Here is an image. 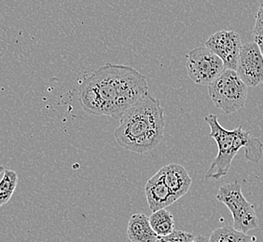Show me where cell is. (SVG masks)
<instances>
[{"label": "cell", "mask_w": 263, "mask_h": 242, "mask_svg": "<svg viewBox=\"0 0 263 242\" xmlns=\"http://www.w3.org/2000/svg\"><path fill=\"white\" fill-rule=\"evenodd\" d=\"M145 193L148 207L152 212L169 207L177 200L162 180L159 172L147 182Z\"/></svg>", "instance_id": "cell-9"}, {"label": "cell", "mask_w": 263, "mask_h": 242, "mask_svg": "<svg viewBox=\"0 0 263 242\" xmlns=\"http://www.w3.org/2000/svg\"><path fill=\"white\" fill-rule=\"evenodd\" d=\"M4 171H5V169H4V166L0 165V174H1L2 172H4Z\"/></svg>", "instance_id": "cell-18"}, {"label": "cell", "mask_w": 263, "mask_h": 242, "mask_svg": "<svg viewBox=\"0 0 263 242\" xmlns=\"http://www.w3.org/2000/svg\"><path fill=\"white\" fill-rule=\"evenodd\" d=\"M152 229L158 237H166L175 231V220L171 212L165 209L152 212L148 217Z\"/></svg>", "instance_id": "cell-12"}, {"label": "cell", "mask_w": 263, "mask_h": 242, "mask_svg": "<svg viewBox=\"0 0 263 242\" xmlns=\"http://www.w3.org/2000/svg\"><path fill=\"white\" fill-rule=\"evenodd\" d=\"M193 242H209V238L204 237V236H202V235H199V236L194 237Z\"/></svg>", "instance_id": "cell-16"}, {"label": "cell", "mask_w": 263, "mask_h": 242, "mask_svg": "<svg viewBox=\"0 0 263 242\" xmlns=\"http://www.w3.org/2000/svg\"><path fill=\"white\" fill-rule=\"evenodd\" d=\"M253 237L239 232L231 226L219 227L213 231L209 242H252Z\"/></svg>", "instance_id": "cell-13"}, {"label": "cell", "mask_w": 263, "mask_h": 242, "mask_svg": "<svg viewBox=\"0 0 263 242\" xmlns=\"http://www.w3.org/2000/svg\"><path fill=\"white\" fill-rule=\"evenodd\" d=\"M253 33L255 37L263 38V3L258 7V10L256 14Z\"/></svg>", "instance_id": "cell-15"}, {"label": "cell", "mask_w": 263, "mask_h": 242, "mask_svg": "<svg viewBox=\"0 0 263 242\" xmlns=\"http://www.w3.org/2000/svg\"><path fill=\"white\" fill-rule=\"evenodd\" d=\"M187 75L199 85H209L226 69L221 59L206 47H198L187 54Z\"/></svg>", "instance_id": "cell-6"}, {"label": "cell", "mask_w": 263, "mask_h": 242, "mask_svg": "<svg viewBox=\"0 0 263 242\" xmlns=\"http://www.w3.org/2000/svg\"><path fill=\"white\" fill-rule=\"evenodd\" d=\"M127 236L132 242H155L158 238L151 226L149 218L144 213L132 215L127 227Z\"/></svg>", "instance_id": "cell-11"}, {"label": "cell", "mask_w": 263, "mask_h": 242, "mask_svg": "<svg viewBox=\"0 0 263 242\" xmlns=\"http://www.w3.org/2000/svg\"><path fill=\"white\" fill-rule=\"evenodd\" d=\"M147 92V77L139 71L132 66L106 64L82 79L79 101L87 114L120 119Z\"/></svg>", "instance_id": "cell-1"}, {"label": "cell", "mask_w": 263, "mask_h": 242, "mask_svg": "<svg viewBox=\"0 0 263 242\" xmlns=\"http://www.w3.org/2000/svg\"><path fill=\"white\" fill-rule=\"evenodd\" d=\"M235 72L248 87L262 84L263 56L255 41L242 45Z\"/></svg>", "instance_id": "cell-7"}, {"label": "cell", "mask_w": 263, "mask_h": 242, "mask_svg": "<svg viewBox=\"0 0 263 242\" xmlns=\"http://www.w3.org/2000/svg\"><path fill=\"white\" fill-rule=\"evenodd\" d=\"M204 121L210 127L209 136L216 141L218 148V155L205 173V181L218 180L226 176L231 170L234 156L241 148L246 149L245 156L248 162H260L263 153L262 142L252 136L249 131H245L242 125L229 131L220 125L218 116L213 114L205 116Z\"/></svg>", "instance_id": "cell-3"}, {"label": "cell", "mask_w": 263, "mask_h": 242, "mask_svg": "<svg viewBox=\"0 0 263 242\" xmlns=\"http://www.w3.org/2000/svg\"><path fill=\"white\" fill-rule=\"evenodd\" d=\"M18 184V174L12 170H5L0 181V207L10 201Z\"/></svg>", "instance_id": "cell-14"}, {"label": "cell", "mask_w": 263, "mask_h": 242, "mask_svg": "<svg viewBox=\"0 0 263 242\" xmlns=\"http://www.w3.org/2000/svg\"><path fill=\"white\" fill-rule=\"evenodd\" d=\"M208 93L215 106L225 114L239 111L246 105L248 86L236 72L225 69L220 76L208 85Z\"/></svg>", "instance_id": "cell-4"}, {"label": "cell", "mask_w": 263, "mask_h": 242, "mask_svg": "<svg viewBox=\"0 0 263 242\" xmlns=\"http://www.w3.org/2000/svg\"><path fill=\"white\" fill-rule=\"evenodd\" d=\"M164 125L161 101L147 94L124 112L114 131V136L123 149L146 154L161 144Z\"/></svg>", "instance_id": "cell-2"}, {"label": "cell", "mask_w": 263, "mask_h": 242, "mask_svg": "<svg viewBox=\"0 0 263 242\" xmlns=\"http://www.w3.org/2000/svg\"><path fill=\"white\" fill-rule=\"evenodd\" d=\"M255 42L258 44L259 50L261 51V54L263 56V38H259V37H255Z\"/></svg>", "instance_id": "cell-17"}, {"label": "cell", "mask_w": 263, "mask_h": 242, "mask_svg": "<svg viewBox=\"0 0 263 242\" xmlns=\"http://www.w3.org/2000/svg\"><path fill=\"white\" fill-rule=\"evenodd\" d=\"M216 197L232 213L235 230L247 234L250 230L258 229L259 222L256 208L243 197L240 183L233 182L219 187Z\"/></svg>", "instance_id": "cell-5"}, {"label": "cell", "mask_w": 263, "mask_h": 242, "mask_svg": "<svg viewBox=\"0 0 263 242\" xmlns=\"http://www.w3.org/2000/svg\"><path fill=\"white\" fill-rule=\"evenodd\" d=\"M242 45L241 36L235 31H218L205 41V47L221 59L225 68L234 71Z\"/></svg>", "instance_id": "cell-8"}, {"label": "cell", "mask_w": 263, "mask_h": 242, "mask_svg": "<svg viewBox=\"0 0 263 242\" xmlns=\"http://www.w3.org/2000/svg\"><path fill=\"white\" fill-rule=\"evenodd\" d=\"M159 172L177 200L185 196L192 187L193 180L182 165L172 163L162 167Z\"/></svg>", "instance_id": "cell-10"}]
</instances>
